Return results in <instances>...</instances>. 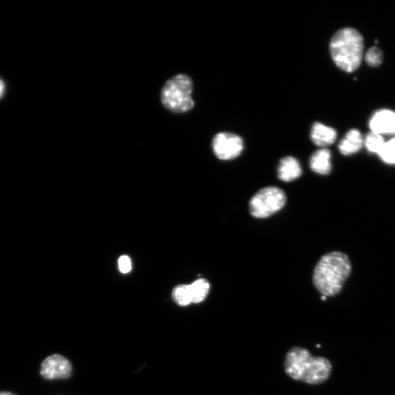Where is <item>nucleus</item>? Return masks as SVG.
<instances>
[{"instance_id": "obj_1", "label": "nucleus", "mask_w": 395, "mask_h": 395, "mask_svg": "<svg viewBox=\"0 0 395 395\" xmlns=\"http://www.w3.org/2000/svg\"><path fill=\"white\" fill-rule=\"evenodd\" d=\"M351 271L349 258L342 252H331L318 262L313 274V284L323 296H334L342 290Z\"/></svg>"}, {"instance_id": "obj_2", "label": "nucleus", "mask_w": 395, "mask_h": 395, "mask_svg": "<svg viewBox=\"0 0 395 395\" xmlns=\"http://www.w3.org/2000/svg\"><path fill=\"white\" fill-rule=\"evenodd\" d=\"M332 370V364L328 359L313 357L301 347L292 348L286 355L285 371L296 380L320 385L330 377Z\"/></svg>"}, {"instance_id": "obj_3", "label": "nucleus", "mask_w": 395, "mask_h": 395, "mask_svg": "<svg viewBox=\"0 0 395 395\" xmlns=\"http://www.w3.org/2000/svg\"><path fill=\"white\" fill-rule=\"evenodd\" d=\"M330 50L333 61L340 69L353 72L362 60L363 37L358 31L352 28L339 30L331 40Z\"/></svg>"}, {"instance_id": "obj_4", "label": "nucleus", "mask_w": 395, "mask_h": 395, "mask_svg": "<svg viewBox=\"0 0 395 395\" xmlns=\"http://www.w3.org/2000/svg\"><path fill=\"white\" fill-rule=\"evenodd\" d=\"M193 90L192 78L185 74L175 76L168 80L162 89V104L174 113L180 114L192 110L194 106Z\"/></svg>"}, {"instance_id": "obj_5", "label": "nucleus", "mask_w": 395, "mask_h": 395, "mask_svg": "<svg viewBox=\"0 0 395 395\" xmlns=\"http://www.w3.org/2000/svg\"><path fill=\"white\" fill-rule=\"evenodd\" d=\"M285 203L286 195L283 190L277 187H267L251 199L250 212L257 219H265L280 210Z\"/></svg>"}, {"instance_id": "obj_6", "label": "nucleus", "mask_w": 395, "mask_h": 395, "mask_svg": "<svg viewBox=\"0 0 395 395\" xmlns=\"http://www.w3.org/2000/svg\"><path fill=\"white\" fill-rule=\"evenodd\" d=\"M212 149L217 158L229 160L237 158L243 151V140L230 133L217 134L212 140Z\"/></svg>"}, {"instance_id": "obj_7", "label": "nucleus", "mask_w": 395, "mask_h": 395, "mask_svg": "<svg viewBox=\"0 0 395 395\" xmlns=\"http://www.w3.org/2000/svg\"><path fill=\"white\" fill-rule=\"evenodd\" d=\"M72 373V364L65 358L53 354L47 358L40 367V375L47 380L67 379Z\"/></svg>"}, {"instance_id": "obj_8", "label": "nucleus", "mask_w": 395, "mask_h": 395, "mask_svg": "<svg viewBox=\"0 0 395 395\" xmlns=\"http://www.w3.org/2000/svg\"><path fill=\"white\" fill-rule=\"evenodd\" d=\"M372 132L380 134L395 133V113L389 110L376 112L370 121Z\"/></svg>"}, {"instance_id": "obj_9", "label": "nucleus", "mask_w": 395, "mask_h": 395, "mask_svg": "<svg viewBox=\"0 0 395 395\" xmlns=\"http://www.w3.org/2000/svg\"><path fill=\"white\" fill-rule=\"evenodd\" d=\"M310 137L316 145L321 147L328 146L335 142L337 132L333 128L316 122L312 126Z\"/></svg>"}, {"instance_id": "obj_10", "label": "nucleus", "mask_w": 395, "mask_h": 395, "mask_svg": "<svg viewBox=\"0 0 395 395\" xmlns=\"http://www.w3.org/2000/svg\"><path fill=\"white\" fill-rule=\"evenodd\" d=\"M302 172L301 166L296 158L285 157L281 160L278 167V177L280 180L291 182L299 178Z\"/></svg>"}, {"instance_id": "obj_11", "label": "nucleus", "mask_w": 395, "mask_h": 395, "mask_svg": "<svg viewBox=\"0 0 395 395\" xmlns=\"http://www.w3.org/2000/svg\"><path fill=\"white\" fill-rule=\"evenodd\" d=\"M311 169L321 175H328L332 171L331 152L328 149H321L310 159Z\"/></svg>"}, {"instance_id": "obj_12", "label": "nucleus", "mask_w": 395, "mask_h": 395, "mask_svg": "<svg viewBox=\"0 0 395 395\" xmlns=\"http://www.w3.org/2000/svg\"><path fill=\"white\" fill-rule=\"evenodd\" d=\"M362 135L358 130L349 131L339 144V151L344 156L357 153L363 146Z\"/></svg>"}, {"instance_id": "obj_13", "label": "nucleus", "mask_w": 395, "mask_h": 395, "mask_svg": "<svg viewBox=\"0 0 395 395\" xmlns=\"http://www.w3.org/2000/svg\"><path fill=\"white\" fill-rule=\"evenodd\" d=\"M188 285L192 303L195 304L202 303L208 296L210 289V283L205 279L197 280Z\"/></svg>"}, {"instance_id": "obj_14", "label": "nucleus", "mask_w": 395, "mask_h": 395, "mask_svg": "<svg viewBox=\"0 0 395 395\" xmlns=\"http://www.w3.org/2000/svg\"><path fill=\"white\" fill-rule=\"evenodd\" d=\"M172 297L174 302L180 306H187L192 303V295H190L188 285L176 286L173 291Z\"/></svg>"}, {"instance_id": "obj_15", "label": "nucleus", "mask_w": 395, "mask_h": 395, "mask_svg": "<svg viewBox=\"0 0 395 395\" xmlns=\"http://www.w3.org/2000/svg\"><path fill=\"white\" fill-rule=\"evenodd\" d=\"M385 144L383 136L378 133L372 132L367 135L365 146L371 153L379 155Z\"/></svg>"}, {"instance_id": "obj_16", "label": "nucleus", "mask_w": 395, "mask_h": 395, "mask_svg": "<svg viewBox=\"0 0 395 395\" xmlns=\"http://www.w3.org/2000/svg\"><path fill=\"white\" fill-rule=\"evenodd\" d=\"M378 156L388 165H395V139L385 142Z\"/></svg>"}, {"instance_id": "obj_17", "label": "nucleus", "mask_w": 395, "mask_h": 395, "mask_svg": "<svg viewBox=\"0 0 395 395\" xmlns=\"http://www.w3.org/2000/svg\"><path fill=\"white\" fill-rule=\"evenodd\" d=\"M383 54L377 47H372L365 56V61L367 65L371 67H377L383 63Z\"/></svg>"}, {"instance_id": "obj_18", "label": "nucleus", "mask_w": 395, "mask_h": 395, "mask_svg": "<svg viewBox=\"0 0 395 395\" xmlns=\"http://www.w3.org/2000/svg\"><path fill=\"white\" fill-rule=\"evenodd\" d=\"M118 267L121 274H127L132 269L131 258L128 255H121L119 258Z\"/></svg>"}, {"instance_id": "obj_19", "label": "nucleus", "mask_w": 395, "mask_h": 395, "mask_svg": "<svg viewBox=\"0 0 395 395\" xmlns=\"http://www.w3.org/2000/svg\"><path fill=\"white\" fill-rule=\"evenodd\" d=\"M6 85L4 83V81L0 78V99H1L3 97V95L5 94L6 92Z\"/></svg>"}, {"instance_id": "obj_20", "label": "nucleus", "mask_w": 395, "mask_h": 395, "mask_svg": "<svg viewBox=\"0 0 395 395\" xmlns=\"http://www.w3.org/2000/svg\"><path fill=\"white\" fill-rule=\"evenodd\" d=\"M0 395H15V394L9 392H0Z\"/></svg>"}]
</instances>
